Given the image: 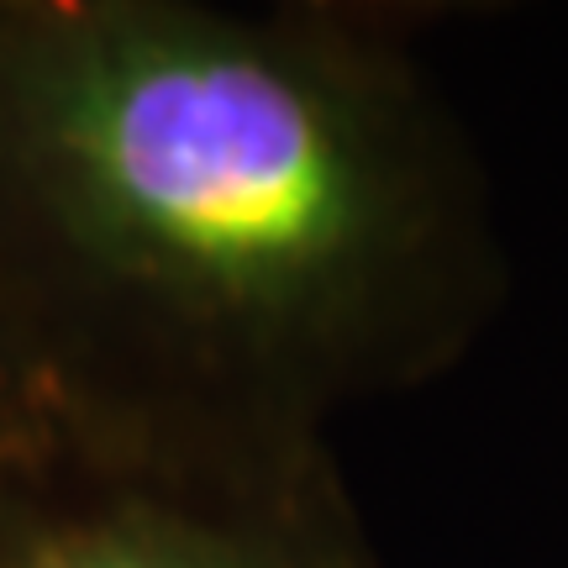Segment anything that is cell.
Instances as JSON below:
<instances>
[{
  "label": "cell",
  "mask_w": 568,
  "mask_h": 568,
  "mask_svg": "<svg viewBox=\"0 0 568 568\" xmlns=\"http://www.w3.org/2000/svg\"><path fill=\"white\" fill-rule=\"evenodd\" d=\"M500 295L485 163L395 21L0 0V305L69 437L326 443Z\"/></svg>",
  "instance_id": "1"
},
{
  "label": "cell",
  "mask_w": 568,
  "mask_h": 568,
  "mask_svg": "<svg viewBox=\"0 0 568 568\" xmlns=\"http://www.w3.org/2000/svg\"><path fill=\"white\" fill-rule=\"evenodd\" d=\"M59 443H69L63 410L0 305V468L32 464Z\"/></svg>",
  "instance_id": "3"
},
{
  "label": "cell",
  "mask_w": 568,
  "mask_h": 568,
  "mask_svg": "<svg viewBox=\"0 0 568 568\" xmlns=\"http://www.w3.org/2000/svg\"><path fill=\"white\" fill-rule=\"evenodd\" d=\"M0 568H385L326 443L69 437L0 468Z\"/></svg>",
  "instance_id": "2"
}]
</instances>
